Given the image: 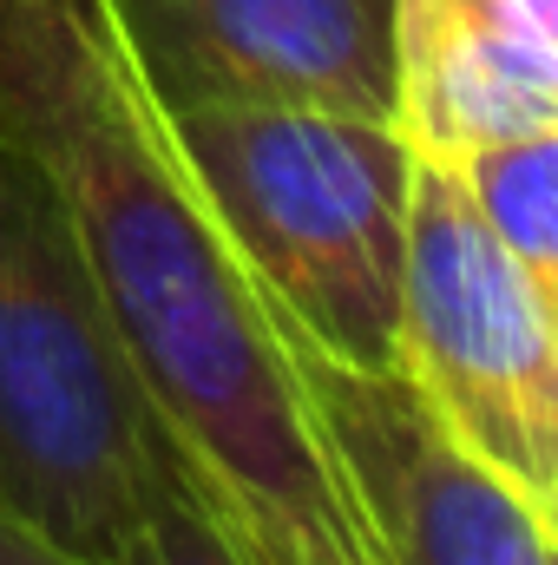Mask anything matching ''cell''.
<instances>
[{"label":"cell","instance_id":"obj_1","mask_svg":"<svg viewBox=\"0 0 558 565\" xmlns=\"http://www.w3.org/2000/svg\"><path fill=\"white\" fill-rule=\"evenodd\" d=\"M0 113L53 164L178 487L244 565H388L289 349L191 191L171 178L139 86L86 7L0 0Z\"/></svg>","mask_w":558,"mask_h":565},{"label":"cell","instance_id":"obj_5","mask_svg":"<svg viewBox=\"0 0 558 565\" xmlns=\"http://www.w3.org/2000/svg\"><path fill=\"white\" fill-rule=\"evenodd\" d=\"M277 335L388 565H552V507L466 454L401 369L335 362L282 322Z\"/></svg>","mask_w":558,"mask_h":565},{"label":"cell","instance_id":"obj_7","mask_svg":"<svg viewBox=\"0 0 558 565\" xmlns=\"http://www.w3.org/2000/svg\"><path fill=\"white\" fill-rule=\"evenodd\" d=\"M395 139L420 164L558 126V0H395Z\"/></svg>","mask_w":558,"mask_h":565},{"label":"cell","instance_id":"obj_10","mask_svg":"<svg viewBox=\"0 0 558 565\" xmlns=\"http://www.w3.org/2000/svg\"><path fill=\"white\" fill-rule=\"evenodd\" d=\"M0 565H106V559H86V553H73V546L46 540L40 526H26V520L0 513Z\"/></svg>","mask_w":558,"mask_h":565},{"label":"cell","instance_id":"obj_4","mask_svg":"<svg viewBox=\"0 0 558 565\" xmlns=\"http://www.w3.org/2000/svg\"><path fill=\"white\" fill-rule=\"evenodd\" d=\"M395 369L466 454L539 507L558 493V296L486 231L460 171L408 178Z\"/></svg>","mask_w":558,"mask_h":565},{"label":"cell","instance_id":"obj_6","mask_svg":"<svg viewBox=\"0 0 558 565\" xmlns=\"http://www.w3.org/2000/svg\"><path fill=\"white\" fill-rule=\"evenodd\" d=\"M86 20L144 99L395 113V0H86Z\"/></svg>","mask_w":558,"mask_h":565},{"label":"cell","instance_id":"obj_2","mask_svg":"<svg viewBox=\"0 0 558 565\" xmlns=\"http://www.w3.org/2000/svg\"><path fill=\"white\" fill-rule=\"evenodd\" d=\"M139 113L171 178L282 329L335 362L395 369L415 178L395 126L282 99L139 93Z\"/></svg>","mask_w":558,"mask_h":565},{"label":"cell","instance_id":"obj_8","mask_svg":"<svg viewBox=\"0 0 558 565\" xmlns=\"http://www.w3.org/2000/svg\"><path fill=\"white\" fill-rule=\"evenodd\" d=\"M453 171H460L473 211L486 217V231L519 257V270L558 296V126L480 145Z\"/></svg>","mask_w":558,"mask_h":565},{"label":"cell","instance_id":"obj_3","mask_svg":"<svg viewBox=\"0 0 558 565\" xmlns=\"http://www.w3.org/2000/svg\"><path fill=\"white\" fill-rule=\"evenodd\" d=\"M178 487L79 217L0 113V513L112 559Z\"/></svg>","mask_w":558,"mask_h":565},{"label":"cell","instance_id":"obj_11","mask_svg":"<svg viewBox=\"0 0 558 565\" xmlns=\"http://www.w3.org/2000/svg\"><path fill=\"white\" fill-rule=\"evenodd\" d=\"M66 7H86V0H66Z\"/></svg>","mask_w":558,"mask_h":565},{"label":"cell","instance_id":"obj_9","mask_svg":"<svg viewBox=\"0 0 558 565\" xmlns=\"http://www.w3.org/2000/svg\"><path fill=\"white\" fill-rule=\"evenodd\" d=\"M106 565H244V559H237V546L211 526V513H204L184 487H171L139 526L126 533V546Z\"/></svg>","mask_w":558,"mask_h":565}]
</instances>
